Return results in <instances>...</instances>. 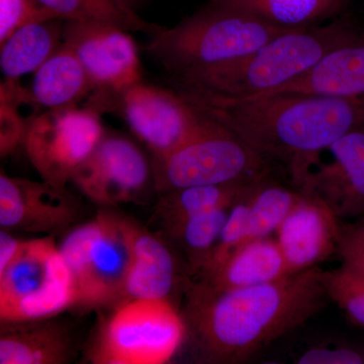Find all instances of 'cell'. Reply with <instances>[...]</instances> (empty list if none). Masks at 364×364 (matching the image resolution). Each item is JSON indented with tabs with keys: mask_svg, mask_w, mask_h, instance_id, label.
I'll use <instances>...</instances> for the list:
<instances>
[{
	"mask_svg": "<svg viewBox=\"0 0 364 364\" xmlns=\"http://www.w3.org/2000/svg\"><path fill=\"white\" fill-rule=\"evenodd\" d=\"M63 20L37 21L14 32L0 44V68L6 80L35 73L63 44Z\"/></svg>",
	"mask_w": 364,
	"mask_h": 364,
	"instance_id": "obj_21",
	"label": "cell"
},
{
	"mask_svg": "<svg viewBox=\"0 0 364 364\" xmlns=\"http://www.w3.org/2000/svg\"><path fill=\"white\" fill-rule=\"evenodd\" d=\"M151 162L155 189L161 195L193 186L251 182L268 172L265 158L213 117L196 135Z\"/></svg>",
	"mask_w": 364,
	"mask_h": 364,
	"instance_id": "obj_6",
	"label": "cell"
},
{
	"mask_svg": "<svg viewBox=\"0 0 364 364\" xmlns=\"http://www.w3.org/2000/svg\"><path fill=\"white\" fill-rule=\"evenodd\" d=\"M54 18L38 0H0V44L28 23Z\"/></svg>",
	"mask_w": 364,
	"mask_h": 364,
	"instance_id": "obj_29",
	"label": "cell"
},
{
	"mask_svg": "<svg viewBox=\"0 0 364 364\" xmlns=\"http://www.w3.org/2000/svg\"><path fill=\"white\" fill-rule=\"evenodd\" d=\"M23 240L16 238L9 230L1 229L0 231V272L13 261Z\"/></svg>",
	"mask_w": 364,
	"mask_h": 364,
	"instance_id": "obj_32",
	"label": "cell"
},
{
	"mask_svg": "<svg viewBox=\"0 0 364 364\" xmlns=\"http://www.w3.org/2000/svg\"><path fill=\"white\" fill-rule=\"evenodd\" d=\"M60 20L109 23L128 32L151 35L160 26L142 20L136 11L124 9L114 0H38Z\"/></svg>",
	"mask_w": 364,
	"mask_h": 364,
	"instance_id": "obj_25",
	"label": "cell"
},
{
	"mask_svg": "<svg viewBox=\"0 0 364 364\" xmlns=\"http://www.w3.org/2000/svg\"><path fill=\"white\" fill-rule=\"evenodd\" d=\"M232 205L193 215L163 232L181 247L188 259L189 272L196 277L210 259Z\"/></svg>",
	"mask_w": 364,
	"mask_h": 364,
	"instance_id": "obj_24",
	"label": "cell"
},
{
	"mask_svg": "<svg viewBox=\"0 0 364 364\" xmlns=\"http://www.w3.org/2000/svg\"><path fill=\"white\" fill-rule=\"evenodd\" d=\"M71 182L102 207L136 203L154 186L152 162L130 139L105 133Z\"/></svg>",
	"mask_w": 364,
	"mask_h": 364,
	"instance_id": "obj_12",
	"label": "cell"
},
{
	"mask_svg": "<svg viewBox=\"0 0 364 364\" xmlns=\"http://www.w3.org/2000/svg\"><path fill=\"white\" fill-rule=\"evenodd\" d=\"M117 111L153 156L176 149L212 121L177 91L143 80L124 93Z\"/></svg>",
	"mask_w": 364,
	"mask_h": 364,
	"instance_id": "obj_11",
	"label": "cell"
},
{
	"mask_svg": "<svg viewBox=\"0 0 364 364\" xmlns=\"http://www.w3.org/2000/svg\"><path fill=\"white\" fill-rule=\"evenodd\" d=\"M52 318L2 323L0 364H64L74 354L65 326Z\"/></svg>",
	"mask_w": 364,
	"mask_h": 364,
	"instance_id": "obj_18",
	"label": "cell"
},
{
	"mask_svg": "<svg viewBox=\"0 0 364 364\" xmlns=\"http://www.w3.org/2000/svg\"><path fill=\"white\" fill-rule=\"evenodd\" d=\"M255 14L212 2L171 28L149 35L146 51L167 74L173 90L255 51L287 32Z\"/></svg>",
	"mask_w": 364,
	"mask_h": 364,
	"instance_id": "obj_4",
	"label": "cell"
},
{
	"mask_svg": "<svg viewBox=\"0 0 364 364\" xmlns=\"http://www.w3.org/2000/svg\"><path fill=\"white\" fill-rule=\"evenodd\" d=\"M31 95L46 111L78 107L91 95V85L80 60L70 47L62 44L35 72Z\"/></svg>",
	"mask_w": 364,
	"mask_h": 364,
	"instance_id": "obj_20",
	"label": "cell"
},
{
	"mask_svg": "<svg viewBox=\"0 0 364 364\" xmlns=\"http://www.w3.org/2000/svg\"><path fill=\"white\" fill-rule=\"evenodd\" d=\"M351 0H228L238 7L287 30L322 25L343 14Z\"/></svg>",
	"mask_w": 364,
	"mask_h": 364,
	"instance_id": "obj_23",
	"label": "cell"
},
{
	"mask_svg": "<svg viewBox=\"0 0 364 364\" xmlns=\"http://www.w3.org/2000/svg\"><path fill=\"white\" fill-rule=\"evenodd\" d=\"M322 280L328 298L352 322L364 327V274L342 264L331 272H322Z\"/></svg>",
	"mask_w": 364,
	"mask_h": 364,
	"instance_id": "obj_27",
	"label": "cell"
},
{
	"mask_svg": "<svg viewBox=\"0 0 364 364\" xmlns=\"http://www.w3.org/2000/svg\"><path fill=\"white\" fill-rule=\"evenodd\" d=\"M301 191L298 202L277 231L291 274L315 267L337 252L341 223L323 200Z\"/></svg>",
	"mask_w": 364,
	"mask_h": 364,
	"instance_id": "obj_15",
	"label": "cell"
},
{
	"mask_svg": "<svg viewBox=\"0 0 364 364\" xmlns=\"http://www.w3.org/2000/svg\"><path fill=\"white\" fill-rule=\"evenodd\" d=\"M131 221L109 212L78 225L59 246L73 287V308L119 306L131 264Z\"/></svg>",
	"mask_w": 364,
	"mask_h": 364,
	"instance_id": "obj_5",
	"label": "cell"
},
{
	"mask_svg": "<svg viewBox=\"0 0 364 364\" xmlns=\"http://www.w3.org/2000/svg\"><path fill=\"white\" fill-rule=\"evenodd\" d=\"M186 335V322L168 299H130L117 306L90 356L98 364L166 363Z\"/></svg>",
	"mask_w": 364,
	"mask_h": 364,
	"instance_id": "obj_7",
	"label": "cell"
},
{
	"mask_svg": "<svg viewBox=\"0 0 364 364\" xmlns=\"http://www.w3.org/2000/svg\"><path fill=\"white\" fill-rule=\"evenodd\" d=\"M119 6L124 7V9H130V11H136L145 0H114Z\"/></svg>",
	"mask_w": 364,
	"mask_h": 364,
	"instance_id": "obj_33",
	"label": "cell"
},
{
	"mask_svg": "<svg viewBox=\"0 0 364 364\" xmlns=\"http://www.w3.org/2000/svg\"><path fill=\"white\" fill-rule=\"evenodd\" d=\"M131 264L124 286V301L162 299L178 284L176 257L166 241L131 221Z\"/></svg>",
	"mask_w": 364,
	"mask_h": 364,
	"instance_id": "obj_17",
	"label": "cell"
},
{
	"mask_svg": "<svg viewBox=\"0 0 364 364\" xmlns=\"http://www.w3.org/2000/svg\"><path fill=\"white\" fill-rule=\"evenodd\" d=\"M73 303L70 274L53 238L23 240L0 272L1 323L55 317Z\"/></svg>",
	"mask_w": 364,
	"mask_h": 364,
	"instance_id": "obj_8",
	"label": "cell"
},
{
	"mask_svg": "<svg viewBox=\"0 0 364 364\" xmlns=\"http://www.w3.org/2000/svg\"><path fill=\"white\" fill-rule=\"evenodd\" d=\"M332 161L313 170L299 191L317 196L339 220L364 215V124L328 149Z\"/></svg>",
	"mask_w": 364,
	"mask_h": 364,
	"instance_id": "obj_14",
	"label": "cell"
},
{
	"mask_svg": "<svg viewBox=\"0 0 364 364\" xmlns=\"http://www.w3.org/2000/svg\"><path fill=\"white\" fill-rule=\"evenodd\" d=\"M198 109L234 132L267 161L284 162L299 188L320 162L323 151L364 124V95L275 93Z\"/></svg>",
	"mask_w": 364,
	"mask_h": 364,
	"instance_id": "obj_2",
	"label": "cell"
},
{
	"mask_svg": "<svg viewBox=\"0 0 364 364\" xmlns=\"http://www.w3.org/2000/svg\"><path fill=\"white\" fill-rule=\"evenodd\" d=\"M318 267L277 282L217 289L188 284L183 320L205 363H239L305 324L327 301Z\"/></svg>",
	"mask_w": 364,
	"mask_h": 364,
	"instance_id": "obj_1",
	"label": "cell"
},
{
	"mask_svg": "<svg viewBox=\"0 0 364 364\" xmlns=\"http://www.w3.org/2000/svg\"><path fill=\"white\" fill-rule=\"evenodd\" d=\"M340 16L328 23L287 31L255 51L174 90L196 107L264 97L305 74L358 30Z\"/></svg>",
	"mask_w": 364,
	"mask_h": 364,
	"instance_id": "obj_3",
	"label": "cell"
},
{
	"mask_svg": "<svg viewBox=\"0 0 364 364\" xmlns=\"http://www.w3.org/2000/svg\"><path fill=\"white\" fill-rule=\"evenodd\" d=\"M299 196L301 191L268 181L267 176L254 182L247 195L251 240L277 233Z\"/></svg>",
	"mask_w": 364,
	"mask_h": 364,
	"instance_id": "obj_26",
	"label": "cell"
},
{
	"mask_svg": "<svg viewBox=\"0 0 364 364\" xmlns=\"http://www.w3.org/2000/svg\"><path fill=\"white\" fill-rule=\"evenodd\" d=\"M63 43L80 60L91 85L85 107L117 112L127 90L142 81L138 48L130 32L102 23L64 21Z\"/></svg>",
	"mask_w": 364,
	"mask_h": 364,
	"instance_id": "obj_9",
	"label": "cell"
},
{
	"mask_svg": "<svg viewBox=\"0 0 364 364\" xmlns=\"http://www.w3.org/2000/svg\"><path fill=\"white\" fill-rule=\"evenodd\" d=\"M337 253L342 264L364 274V217L340 226Z\"/></svg>",
	"mask_w": 364,
	"mask_h": 364,
	"instance_id": "obj_30",
	"label": "cell"
},
{
	"mask_svg": "<svg viewBox=\"0 0 364 364\" xmlns=\"http://www.w3.org/2000/svg\"><path fill=\"white\" fill-rule=\"evenodd\" d=\"M212 2H222V1H228V0H210Z\"/></svg>",
	"mask_w": 364,
	"mask_h": 364,
	"instance_id": "obj_34",
	"label": "cell"
},
{
	"mask_svg": "<svg viewBox=\"0 0 364 364\" xmlns=\"http://www.w3.org/2000/svg\"><path fill=\"white\" fill-rule=\"evenodd\" d=\"M256 181L193 186L163 193L155 208L153 220L163 232L166 231L169 228L193 215L224 205H233Z\"/></svg>",
	"mask_w": 364,
	"mask_h": 364,
	"instance_id": "obj_22",
	"label": "cell"
},
{
	"mask_svg": "<svg viewBox=\"0 0 364 364\" xmlns=\"http://www.w3.org/2000/svg\"><path fill=\"white\" fill-rule=\"evenodd\" d=\"M83 208L66 188L0 174V227L26 233L63 231L82 219Z\"/></svg>",
	"mask_w": 364,
	"mask_h": 364,
	"instance_id": "obj_13",
	"label": "cell"
},
{
	"mask_svg": "<svg viewBox=\"0 0 364 364\" xmlns=\"http://www.w3.org/2000/svg\"><path fill=\"white\" fill-rule=\"evenodd\" d=\"M250 188L232 205L217 245L205 268L200 274L196 275V279H205L212 274L221 267L235 250L243 245L245 242L251 240L247 200L248 191Z\"/></svg>",
	"mask_w": 364,
	"mask_h": 364,
	"instance_id": "obj_28",
	"label": "cell"
},
{
	"mask_svg": "<svg viewBox=\"0 0 364 364\" xmlns=\"http://www.w3.org/2000/svg\"><path fill=\"white\" fill-rule=\"evenodd\" d=\"M275 93H303L353 97L364 95V28L359 26L343 44L334 48L299 77ZM265 97V95H264Z\"/></svg>",
	"mask_w": 364,
	"mask_h": 364,
	"instance_id": "obj_16",
	"label": "cell"
},
{
	"mask_svg": "<svg viewBox=\"0 0 364 364\" xmlns=\"http://www.w3.org/2000/svg\"><path fill=\"white\" fill-rule=\"evenodd\" d=\"M294 363L301 364H364V347L353 344L316 346L301 352Z\"/></svg>",
	"mask_w": 364,
	"mask_h": 364,
	"instance_id": "obj_31",
	"label": "cell"
},
{
	"mask_svg": "<svg viewBox=\"0 0 364 364\" xmlns=\"http://www.w3.org/2000/svg\"><path fill=\"white\" fill-rule=\"evenodd\" d=\"M291 275L277 240L256 238L245 242L202 280L217 289L260 286Z\"/></svg>",
	"mask_w": 364,
	"mask_h": 364,
	"instance_id": "obj_19",
	"label": "cell"
},
{
	"mask_svg": "<svg viewBox=\"0 0 364 364\" xmlns=\"http://www.w3.org/2000/svg\"><path fill=\"white\" fill-rule=\"evenodd\" d=\"M100 116L90 107H74L50 109L33 117L23 144L43 181L66 188L107 133Z\"/></svg>",
	"mask_w": 364,
	"mask_h": 364,
	"instance_id": "obj_10",
	"label": "cell"
}]
</instances>
